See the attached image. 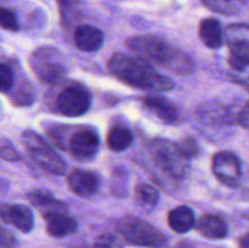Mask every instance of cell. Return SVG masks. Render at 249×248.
<instances>
[{
	"label": "cell",
	"instance_id": "cell-1",
	"mask_svg": "<svg viewBox=\"0 0 249 248\" xmlns=\"http://www.w3.org/2000/svg\"><path fill=\"white\" fill-rule=\"evenodd\" d=\"M107 68L122 83L145 91H169L175 85L169 77L157 72L145 60L124 53H113L107 62Z\"/></svg>",
	"mask_w": 249,
	"mask_h": 248
},
{
	"label": "cell",
	"instance_id": "cell-2",
	"mask_svg": "<svg viewBox=\"0 0 249 248\" xmlns=\"http://www.w3.org/2000/svg\"><path fill=\"white\" fill-rule=\"evenodd\" d=\"M128 48L146 62L165 68L179 75H189L194 72V60L185 51L170 45L160 36L136 35L126 41Z\"/></svg>",
	"mask_w": 249,
	"mask_h": 248
},
{
	"label": "cell",
	"instance_id": "cell-3",
	"mask_svg": "<svg viewBox=\"0 0 249 248\" xmlns=\"http://www.w3.org/2000/svg\"><path fill=\"white\" fill-rule=\"evenodd\" d=\"M117 231L129 243L148 248H165L168 238L156 226L138 216L126 215L116 224Z\"/></svg>",
	"mask_w": 249,
	"mask_h": 248
},
{
	"label": "cell",
	"instance_id": "cell-4",
	"mask_svg": "<svg viewBox=\"0 0 249 248\" xmlns=\"http://www.w3.org/2000/svg\"><path fill=\"white\" fill-rule=\"evenodd\" d=\"M153 162L164 174L177 180L185 179L189 174V159L180 153L174 142L164 139H155L148 143Z\"/></svg>",
	"mask_w": 249,
	"mask_h": 248
},
{
	"label": "cell",
	"instance_id": "cell-5",
	"mask_svg": "<svg viewBox=\"0 0 249 248\" xmlns=\"http://www.w3.org/2000/svg\"><path fill=\"white\" fill-rule=\"evenodd\" d=\"M29 65L34 74L44 84H56L67 73L62 53L51 46H43L34 51L29 58Z\"/></svg>",
	"mask_w": 249,
	"mask_h": 248
},
{
	"label": "cell",
	"instance_id": "cell-6",
	"mask_svg": "<svg viewBox=\"0 0 249 248\" xmlns=\"http://www.w3.org/2000/svg\"><path fill=\"white\" fill-rule=\"evenodd\" d=\"M22 141L34 162L51 174L62 175L66 172V163L50 145L34 131L27 130L22 134Z\"/></svg>",
	"mask_w": 249,
	"mask_h": 248
},
{
	"label": "cell",
	"instance_id": "cell-7",
	"mask_svg": "<svg viewBox=\"0 0 249 248\" xmlns=\"http://www.w3.org/2000/svg\"><path fill=\"white\" fill-rule=\"evenodd\" d=\"M91 105V94L82 84L73 83L58 92L55 100L56 111L67 117H79L87 113Z\"/></svg>",
	"mask_w": 249,
	"mask_h": 248
},
{
	"label": "cell",
	"instance_id": "cell-8",
	"mask_svg": "<svg viewBox=\"0 0 249 248\" xmlns=\"http://www.w3.org/2000/svg\"><path fill=\"white\" fill-rule=\"evenodd\" d=\"M226 44L230 50L229 63L236 71L249 66V26L231 24L225 32Z\"/></svg>",
	"mask_w": 249,
	"mask_h": 248
},
{
	"label": "cell",
	"instance_id": "cell-9",
	"mask_svg": "<svg viewBox=\"0 0 249 248\" xmlns=\"http://www.w3.org/2000/svg\"><path fill=\"white\" fill-rule=\"evenodd\" d=\"M212 170L221 184L236 187L242 177V167L237 156L229 151L215 153L212 159Z\"/></svg>",
	"mask_w": 249,
	"mask_h": 248
},
{
	"label": "cell",
	"instance_id": "cell-10",
	"mask_svg": "<svg viewBox=\"0 0 249 248\" xmlns=\"http://www.w3.org/2000/svg\"><path fill=\"white\" fill-rule=\"evenodd\" d=\"M100 147V138L95 130L90 128H77L68 138L63 150L67 148L71 155L80 160L90 159L97 153Z\"/></svg>",
	"mask_w": 249,
	"mask_h": 248
},
{
	"label": "cell",
	"instance_id": "cell-11",
	"mask_svg": "<svg viewBox=\"0 0 249 248\" xmlns=\"http://www.w3.org/2000/svg\"><path fill=\"white\" fill-rule=\"evenodd\" d=\"M0 219L26 233L34 226L33 212L23 204H0Z\"/></svg>",
	"mask_w": 249,
	"mask_h": 248
},
{
	"label": "cell",
	"instance_id": "cell-12",
	"mask_svg": "<svg viewBox=\"0 0 249 248\" xmlns=\"http://www.w3.org/2000/svg\"><path fill=\"white\" fill-rule=\"evenodd\" d=\"M67 185L71 191L80 197H90L100 187V177L96 173L87 169H74L68 174Z\"/></svg>",
	"mask_w": 249,
	"mask_h": 248
},
{
	"label": "cell",
	"instance_id": "cell-13",
	"mask_svg": "<svg viewBox=\"0 0 249 248\" xmlns=\"http://www.w3.org/2000/svg\"><path fill=\"white\" fill-rule=\"evenodd\" d=\"M142 105L148 112L165 123H174L179 118V109L172 101L160 95H147L142 99Z\"/></svg>",
	"mask_w": 249,
	"mask_h": 248
},
{
	"label": "cell",
	"instance_id": "cell-14",
	"mask_svg": "<svg viewBox=\"0 0 249 248\" xmlns=\"http://www.w3.org/2000/svg\"><path fill=\"white\" fill-rule=\"evenodd\" d=\"M27 198L39 211L43 218L49 219L58 214H66L68 211L67 204L58 201L51 194L45 191H34L28 194Z\"/></svg>",
	"mask_w": 249,
	"mask_h": 248
},
{
	"label": "cell",
	"instance_id": "cell-15",
	"mask_svg": "<svg viewBox=\"0 0 249 248\" xmlns=\"http://www.w3.org/2000/svg\"><path fill=\"white\" fill-rule=\"evenodd\" d=\"M74 44L84 53H95L104 44V34L99 28L90 24H80L74 31Z\"/></svg>",
	"mask_w": 249,
	"mask_h": 248
},
{
	"label": "cell",
	"instance_id": "cell-16",
	"mask_svg": "<svg viewBox=\"0 0 249 248\" xmlns=\"http://www.w3.org/2000/svg\"><path fill=\"white\" fill-rule=\"evenodd\" d=\"M198 35L202 43L209 49H219L224 43L221 23L216 18H206L199 22Z\"/></svg>",
	"mask_w": 249,
	"mask_h": 248
},
{
	"label": "cell",
	"instance_id": "cell-17",
	"mask_svg": "<svg viewBox=\"0 0 249 248\" xmlns=\"http://www.w3.org/2000/svg\"><path fill=\"white\" fill-rule=\"evenodd\" d=\"M196 228L202 236L211 240H221L228 235V225L215 214H204L198 219Z\"/></svg>",
	"mask_w": 249,
	"mask_h": 248
},
{
	"label": "cell",
	"instance_id": "cell-18",
	"mask_svg": "<svg viewBox=\"0 0 249 248\" xmlns=\"http://www.w3.org/2000/svg\"><path fill=\"white\" fill-rule=\"evenodd\" d=\"M78 230V221L67 213L46 219V231L51 237L62 238L73 235Z\"/></svg>",
	"mask_w": 249,
	"mask_h": 248
},
{
	"label": "cell",
	"instance_id": "cell-19",
	"mask_svg": "<svg viewBox=\"0 0 249 248\" xmlns=\"http://www.w3.org/2000/svg\"><path fill=\"white\" fill-rule=\"evenodd\" d=\"M195 221L194 211L187 206L177 207L168 214V224L178 233L189 232L195 226Z\"/></svg>",
	"mask_w": 249,
	"mask_h": 248
},
{
	"label": "cell",
	"instance_id": "cell-20",
	"mask_svg": "<svg viewBox=\"0 0 249 248\" xmlns=\"http://www.w3.org/2000/svg\"><path fill=\"white\" fill-rule=\"evenodd\" d=\"M133 133L125 126H113L108 131L106 138V143L109 150L114 152H122L130 147L133 143Z\"/></svg>",
	"mask_w": 249,
	"mask_h": 248
},
{
	"label": "cell",
	"instance_id": "cell-21",
	"mask_svg": "<svg viewBox=\"0 0 249 248\" xmlns=\"http://www.w3.org/2000/svg\"><path fill=\"white\" fill-rule=\"evenodd\" d=\"M209 10L223 15H235L242 10L246 0H201Z\"/></svg>",
	"mask_w": 249,
	"mask_h": 248
},
{
	"label": "cell",
	"instance_id": "cell-22",
	"mask_svg": "<svg viewBox=\"0 0 249 248\" xmlns=\"http://www.w3.org/2000/svg\"><path fill=\"white\" fill-rule=\"evenodd\" d=\"M135 199L142 207L152 208V207L157 206L158 201H160V194L151 185L140 184L135 189Z\"/></svg>",
	"mask_w": 249,
	"mask_h": 248
},
{
	"label": "cell",
	"instance_id": "cell-23",
	"mask_svg": "<svg viewBox=\"0 0 249 248\" xmlns=\"http://www.w3.org/2000/svg\"><path fill=\"white\" fill-rule=\"evenodd\" d=\"M61 19L63 26H70L71 22L79 14L80 0H57Z\"/></svg>",
	"mask_w": 249,
	"mask_h": 248
},
{
	"label": "cell",
	"instance_id": "cell-24",
	"mask_svg": "<svg viewBox=\"0 0 249 248\" xmlns=\"http://www.w3.org/2000/svg\"><path fill=\"white\" fill-rule=\"evenodd\" d=\"M111 189L114 195L119 197L125 196L128 192V175L123 168H118L113 172L111 180Z\"/></svg>",
	"mask_w": 249,
	"mask_h": 248
},
{
	"label": "cell",
	"instance_id": "cell-25",
	"mask_svg": "<svg viewBox=\"0 0 249 248\" xmlns=\"http://www.w3.org/2000/svg\"><path fill=\"white\" fill-rule=\"evenodd\" d=\"M175 146L180 151V153L189 160L196 158L199 155V145L196 139L192 136H186V138L181 139L175 142Z\"/></svg>",
	"mask_w": 249,
	"mask_h": 248
},
{
	"label": "cell",
	"instance_id": "cell-26",
	"mask_svg": "<svg viewBox=\"0 0 249 248\" xmlns=\"http://www.w3.org/2000/svg\"><path fill=\"white\" fill-rule=\"evenodd\" d=\"M0 27L10 32H17L19 29L18 19L11 10L0 7Z\"/></svg>",
	"mask_w": 249,
	"mask_h": 248
},
{
	"label": "cell",
	"instance_id": "cell-27",
	"mask_svg": "<svg viewBox=\"0 0 249 248\" xmlns=\"http://www.w3.org/2000/svg\"><path fill=\"white\" fill-rule=\"evenodd\" d=\"M14 72L11 67L0 63V92H9L14 88Z\"/></svg>",
	"mask_w": 249,
	"mask_h": 248
},
{
	"label": "cell",
	"instance_id": "cell-28",
	"mask_svg": "<svg viewBox=\"0 0 249 248\" xmlns=\"http://www.w3.org/2000/svg\"><path fill=\"white\" fill-rule=\"evenodd\" d=\"M94 248H123L116 237L111 233H104L95 241Z\"/></svg>",
	"mask_w": 249,
	"mask_h": 248
},
{
	"label": "cell",
	"instance_id": "cell-29",
	"mask_svg": "<svg viewBox=\"0 0 249 248\" xmlns=\"http://www.w3.org/2000/svg\"><path fill=\"white\" fill-rule=\"evenodd\" d=\"M17 240L10 231L0 226V248H16Z\"/></svg>",
	"mask_w": 249,
	"mask_h": 248
},
{
	"label": "cell",
	"instance_id": "cell-30",
	"mask_svg": "<svg viewBox=\"0 0 249 248\" xmlns=\"http://www.w3.org/2000/svg\"><path fill=\"white\" fill-rule=\"evenodd\" d=\"M0 157L5 160H19L21 157H19L18 152L15 151L11 146H1L0 147Z\"/></svg>",
	"mask_w": 249,
	"mask_h": 248
},
{
	"label": "cell",
	"instance_id": "cell-31",
	"mask_svg": "<svg viewBox=\"0 0 249 248\" xmlns=\"http://www.w3.org/2000/svg\"><path fill=\"white\" fill-rule=\"evenodd\" d=\"M238 123L243 128L249 129V101L242 107V109L238 113Z\"/></svg>",
	"mask_w": 249,
	"mask_h": 248
},
{
	"label": "cell",
	"instance_id": "cell-32",
	"mask_svg": "<svg viewBox=\"0 0 249 248\" xmlns=\"http://www.w3.org/2000/svg\"><path fill=\"white\" fill-rule=\"evenodd\" d=\"M238 246H240V248H249V233H246L240 238Z\"/></svg>",
	"mask_w": 249,
	"mask_h": 248
},
{
	"label": "cell",
	"instance_id": "cell-33",
	"mask_svg": "<svg viewBox=\"0 0 249 248\" xmlns=\"http://www.w3.org/2000/svg\"><path fill=\"white\" fill-rule=\"evenodd\" d=\"M241 83H242V84L245 85V87H247L248 89H249V78H248L247 80H242V82H241Z\"/></svg>",
	"mask_w": 249,
	"mask_h": 248
}]
</instances>
